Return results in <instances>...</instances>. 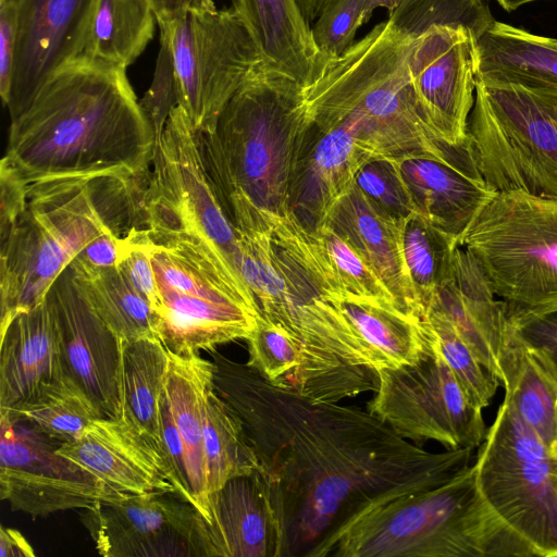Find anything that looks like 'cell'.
<instances>
[{
    "instance_id": "obj_1",
    "label": "cell",
    "mask_w": 557,
    "mask_h": 557,
    "mask_svg": "<svg viewBox=\"0 0 557 557\" xmlns=\"http://www.w3.org/2000/svg\"><path fill=\"white\" fill-rule=\"evenodd\" d=\"M213 389L242 420L276 511L281 557H312L356 515L434 487L470 466L473 448L432 453L355 406L314 401L212 349Z\"/></svg>"
},
{
    "instance_id": "obj_2",
    "label": "cell",
    "mask_w": 557,
    "mask_h": 557,
    "mask_svg": "<svg viewBox=\"0 0 557 557\" xmlns=\"http://www.w3.org/2000/svg\"><path fill=\"white\" fill-rule=\"evenodd\" d=\"M125 70L83 55L61 66L10 114L1 163L26 183L147 176L154 134Z\"/></svg>"
},
{
    "instance_id": "obj_3",
    "label": "cell",
    "mask_w": 557,
    "mask_h": 557,
    "mask_svg": "<svg viewBox=\"0 0 557 557\" xmlns=\"http://www.w3.org/2000/svg\"><path fill=\"white\" fill-rule=\"evenodd\" d=\"M238 234L239 274L260 314L288 333L300 352V364L278 385L314 401L364 393L339 304L345 290L315 235L290 213L271 233Z\"/></svg>"
},
{
    "instance_id": "obj_4",
    "label": "cell",
    "mask_w": 557,
    "mask_h": 557,
    "mask_svg": "<svg viewBox=\"0 0 557 557\" xmlns=\"http://www.w3.org/2000/svg\"><path fill=\"white\" fill-rule=\"evenodd\" d=\"M0 326L41 304L78 252L109 230L144 219L136 180L26 183L0 165Z\"/></svg>"
},
{
    "instance_id": "obj_5",
    "label": "cell",
    "mask_w": 557,
    "mask_h": 557,
    "mask_svg": "<svg viewBox=\"0 0 557 557\" xmlns=\"http://www.w3.org/2000/svg\"><path fill=\"white\" fill-rule=\"evenodd\" d=\"M307 119L305 88L262 64L198 133L206 169L238 232L271 233L287 214L293 158Z\"/></svg>"
},
{
    "instance_id": "obj_6",
    "label": "cell",
    "mask_w": 557,
    "mask_h": 557,
    "mask_svg": "<svg viewBox=\"0 0 557 557\" xmlns=\"http://www.w3.org/2000/svg\"><path fill=\"white\" fill-rule=\"evenodd\" d=\"M410 45L387 21L376 24L305 89L308 116L345 128L372 158L445 156L454 146L424 120L408 71Z\"/></svg>"
},
{
    "instance_id": "obj_7",
    "label": "cell",
    "mask_w": 557,
    "mask_h": 557,
    "mask_svg": "<svg viewBox=\"0 0 557 557\" xmlns=\"http://www.w3.org/2000/svg\"><path fill=\"white\" fill-rule=\"evenodd\" d=\"M532 557L499 521L470 465L434 487L377 502L350 519L312 557Z\"/></svg>"
},
{
    "instance_id": "obj_8",
    "label": "cell",
    "mask_w": 557,
    "mask_h": 557,
    "mask_svg": "<svg viewBox=\"0 0 557 557\" xmlns=\"http://www.w3.org/2000/svg\"><path fill=\"white\" fill-rule=\"evenodd\" d=\"M154 329L177 355L247 339L261 315L242 277L196 233L147 222Z\"/></svg>"
},
{
    "instance_id": "obj_9",
    "label": "cell",
    "mask_w": 557,
    "mask_h": 557,
    "mask_svg": "<svg viewBox=\"0 0 557 557\" xmlns=\"http://www.w3.org/2000/svg\"><path fill=\"white\" fill-rule=\"evenodd\" d=\"M466 143L495 191L557 200V89L475 81Z\"/></svg>"
},
{
    "instance_id": "obj_10",
    "label": "cell",
    "mask_w": 557,
    "mask_h": 557,
    "mask_svg": "<svg viewBox=\"0 0 557 557\" xmlns=\"http://www.w3.org/2000/svg\"><path fill=\"white\" fill-rule=\"evenodd\" d=\"M458 245L480 265L507 312L557 308V200L496 193Z\"/></svg>"
},
{
    "instance_id": "obj_11",
    "label": "cell",
    "mask_w": 557,
    "mask_h": 557,
    "mask_svg": "<svg viewBox=\"0 0 557 557\" xmlns=\"http://www.w3.org/2000/svg\"><path fill=\"white\" fill-rule=\"evenodd\" d=\"M478 487L499 521L531 553L557 557L552 454L504 397L473 463Z\"/></svg>"
},
{
    "instance_id": "obj_12",
    "label": "cell",
    "mask_w": 557,
    "mask_h": 557,
    "mask_svg": "<svg viewBox=\"0 0 557 557\" xmlns=\"http://www.w3.org/2000/svg\"><path fill=\"white\" fill-rule=\"evenodd\" d=\"M166 29L180 86V106L195 129L213 128L236 91L263 64L238 13L218 9L212 0L169 21Z\"/></svg>"
},
{
    "instance_id": "obj_13",
    "label": "cell",
    "mask_w": 557,
    "mask_h": 557,
    "mask_svg": "<svg viewBox=\"0 0 557 557\" xmlns=\"http://www.w3.org/2000/svg\"><path fill=\"white\" fill-rule=\"evenodd\" d=\"M150 164L144 197L147 222L198 234L240 276L238 231L206 169L197 131L180 104L154 137Z\"/></svg>"
},
{
    "instance_id": "obj_14",
    "label": "cell",
    "mask_w": 557,
    "mask_h": 557,
    "mask_svg": "<svg viewBox=\"0 0 557 557\" xmlns=\"http://www.w3.org/2000/svg\"><path fill=\"white\" fill-rule=\"evenodd\" d=\"M367 409L417 445L435 441L447 449H474L487 431L482 411L469 403L438 351L432 330L417 361L380 370Z\"/></svg>"
},
{
    "instance_id": "obj_15",
    "label": "cell",
    "mask_w": 557,
    "mask_h": 557,
    "mask_svg": "<svg viewBox=\"0 0 557 557\" xmlns=\"http://www.w3.org/2000/svg\"><path fill=\"white\" fill-rule=\"evenodd\" d=\"M60 445L30 423L0 411V497L12 510L37 518L120 497L61 455Z\"/></svg>"
},
{
    "instance_id": "obj_16",
    "label": "cell",
    "mask_w": 557,
    "mask_h": 557,
    "mask_svg": "<svg viewBox=\"0 0 557 557\" xmlns=\"http://www.w3.org/2000/svg\"><path fill=\"white\" fill-rule=\"evenodd\" d=\"M83 510L104 557H213L208 521L178 492L120 496Z\"/></svg>"
},
{
    "instance_id": "obj_17",
    "label": "cell",
    "mask_w": 557,
    "mask_h": 557,
    "mask_svg": "<svg viewBox=\"0 0 557 557\" xmlns=\"http://www.w3.org/2000/svg\"><path fill=\"white\" fill-rule=\"evenodd\" d=\"M45 299L54 321L64 376L89 397L103 418L121 417L122 341L92 310L70 267Z\"/></svg>"
},
{
    "instance_id": "obj_18",
    "label": "cell",
    "mask_w": 557,
    "mask_h": 557,
    "mask_svg": "<svg viewBox=\"0 0 557 557\" xmlns=\"http://www.w3.org/2000/svg\"><path fill=\"white\" fill-rule=\"evenodd\" d=\"M475 38L465 27L435 26L411 40L407 63L424 120L436 139L467 141L474 102Z\"/></svg>"
},
{
    "instance_id": "obj_19",
    "label": "cell",
    "mask_w": 557,
    "mask_h": 557,
    "mask_svg": "<svg viewBox=\"0 0 557 557\" xmlns=\"http://www.w3.org/2000/svg\"><path fill=\"white\" fill-rule=\"evenodd\" d=\"M58 451L86 468L117 496L178 492L194 503L162 444L124 412L119 418L96 420L79 438L60 445Z\"/></svg>"
},
{
    "instance_id": "obj_20",
    "label": "cell",
    "mask_w": 557,
    "mask_h": 557,
    "mask_svg": "<svg viewBox=\"0 0 557 557\" xmlns=\"http://www.w3.org/2000/svg\"><path fill=\"white\" fill-rule=\"evenodd\" d=\"M15 61L9 114L20 110L61 66L82 52L97 0H13Z\"/></svg>"
},
{
    "instance_id": "obj_21",
    "label": "cell",
    "mask_w": 557,
    "mask_h": 557,
    "mask_svg": "<svg viewBox=\"0 0 557 557\" xmlns=\"http://www.w3.org/2000/svg\"><path fill=\"white\" fill-rule=\"evenodd\" d=\"M370 159L348 131L319 124L307 114L293 158L287 213L307 231H317Z\"/></svg>"
},
{
    "instance_id": "obj_22",
    "label": "cell",
    "mask_w": 557,
    "mask_h": 557,
    "mask_svg": "<svg viewBox=\"0 0 557 557\" xmlns=\"http://www.w3.org/2000/svg\"><path fill=\"white\" fill-rule=\"evenodd\" d=\"M397 162L418 213L458 243L497 193L478 172L467 143L443 157L419 156Z\"/></svg>"
},
{
    "instance_id": "obj_23",
    "label": "cell",
    "mask_w": 557,
    "mask_h": 557,
    "mask_svg": "<svg viewBox=\"0 0 557 557\" xmlns=\"http://www.w3.org/2000/svg\"><path fill=\"white\" fill-rule=\"evenodd\" d=\"M213 557H281L283 534L259 471L227 481L209 495Z\"/></svg>"
},
{
    "instance_id": "obj_24",
    "label": "cell",
    "mask_w": 557,
    "mask_h": 557,
    "mask_svg": "<svg viewBox=\"0 0 557 557\" xmlns=\"http://www.w3.org/2000/svg\"><path fill=\"white\" fill-rule=\"evenodd\" d=\"M431 309L453 323L479 361L499 380L498 357L509 336L506 305L496 297L473 257L460 246L455 252L453 275L436 292Z\"/></svg>"
},
{
    "instance_id": "obj_25",
    "label": "cell",
    "mask_w": 557,
    "mask_h": 557,
    "mask_svg": "<svg viewBox=\"0 0 557 557\" xmlns=\"http://www.w3.org/2000/svg\"><path fill=\"white\" fill-rule=\"evenodd\" d=\"M0 410L13 411L65 379L46 299L0 326Z\"/></svg>"
},
{
    "instance_id": "obj_26",
    "label": "cell",
    "mask_w": 557,
    "mask_h": 557,
    "mask_svg": "<svg viewBox=\"0 0 557 557\" xmlns=\"http://www.w3.org/2000/svg\"><path fill=\"white\" fill-rule=\"evenodd\" d=\"M262 63L305 89L318 82L335 59L322 53L296 0H233Z\"/></svg>"
},
{
    "instance_id": "obj_27",
    "label": "cell",
    "mask_w": 557,
    "mask_h": 557,
    "mask_svg": "<svg viewBox=\"0 0 557 557\" xmlns=\"http://www.w3.org/2000/svg\"><path fill=\"white\" fill-rule=\"evenodd\" d=\"M325 224L367 261L403 310L423 319L404 260L403 223L376 212L354 185L333 207Z\"/></svg>"
},
{
    "instance_id": "obj_28",
    "label": "cell",
    "mask_w": 557,
    "mask_h": 557,
    "mask_svg": "<svg viewBox=\"0 0 557 557\" xmlns=\"http://www.w3.org/2000/svg\"><path fill=\"white\" fill-rule=\"evenodd\" d=\"M163 392L185 450L186 482L190 496L209 521V495L203 453L205 404L213 388V361L198 354L169 351Z\"/></svg>"
},
{
    "instance_id": "obj_29",
    "label": "cell",
    "mask_w": 557,
    "mask_h": 557,
    "mask_svg": "<svg viewBox=\"0 0 557 557\" xmlns=\"http://www.w3.org/2000/svg\"><path fill=\"white\" fill-rule=\"evenodd\" d=\"M475 81L557 89V39L493 21L474 46Z\"/></svg>"
},
{
    "instance_id": "obj_30",
    "label": "cell",
    "mask_w": 557,
    "mask_h": 557,
    "mask_svg": "<svg viewBox=\"0 0 557 557\" xmlns=\"http://www.w3.org/2000/svg\"><path fill=\"white\" fill-rule=\"evenodd\" d=\"M499 381L519 418L557 453V382L515 336L509 324L507 343L498 357Z\"/></svg>"
},
{
    "instance_id": "obj_31",
    "label": "cell",
    "mask_w": 557,
    "mask_h": 557,
    "mask_svg": "<svg viewBox=\"0 0 557 557\" xmlns=\"http://www.w3.org/2000/svg\"><path fill=\"white\" fill-rule=\"evenodd\" d=\"M156 22L147 0H97L79 55L126 69L152 39Z\"/></svg>"
},
{
    "instance_id": "obj_32",
    "label": "cell",
    "mask_w": 557,
    "mask_h": 557,
    "mask_svg": "<svg viewBox=\"0 0 557 557\" xmlns=\"http://www.w3.org/2000/svg\"><path fill=\"white\" fill-rule=\"evenodd\" d=\"M69 267L92 310L122 342L158 337L148 300L117 265L95 270Z\"/></svg>"
},
{
    "instance_id": "obj_33",
    "label": "cell",
    "mask_w": 557,
    "mask_h": 557,
    "mask_svg": "<svg viewBox=\"0 0 557 557\" xmlns=\"http://www.w3.org/2000/svg\"><path fill=\"white\" fill-rule=\"evenodd\" d=\"M169 361V350L158 337L122 342L123 412L160 443L159 404Z\"/></svg>"
},
{
    "instance_id": "obj_34",
    "label": "cell",
    "mask_w": 557,
    "mask_h": 557,
    "mask_svg": "<svg viewBox=\"0 0 557 557\" xmlns=\"http://www.w3.org/2000/svg\"><path fill=\"white\" fill-rule=\"evenodd\" d=\"M203 453L208 495L260 469L240 418L213 388L205 404Z\"/></svg>"
},
{
    "instance_id": "obj_35",
    "label": "cell",
    "mask_w": 557,
    "mask_h": 557,
    "mask_svg": "<svg viewBox=\"0 0 557 557\" xmlns=\"http://www.w3.org/2000/svg\"><path fill=\"white\" fill-rule=\"evenodd\" d=\"M401 248L407 273L422 317L436 292L453 275L458 242L414 213L401 224Z\"/></svg>"
},
{
    "instance_id": "obj_36",
    "label": "cell",
    "mask_w": 557,
    "mask_h": 557,
    "mask_svg": "<svg viewBox=\"0 0 557 557\" xmlns=\"http://www.w3.org/2000/svg\"><path fill=\"white\" fill-rule=\"evenodd\" d=\"M0 411L30 423L61 444L76 441L96 420L103 418L89 397L66 377L45 386L15 410Z\"/></svg>"
},
{
    "instance_id": "obj_37",
    "label": "cell",
    "mask_w": 557,
    "mask_h": 557,
    "mask_svg": "<svg viewBox=\"0 0 557 557\" xmlns=\"http://www.w3.org/2000/svg\"><path fill=\"white\" fill-rule=\"evenodd\" d=\"M494 21L488 0H403L389 13V27L413 40L435 26L465 27L476 39Z\"/></svg>"
},
{
    "instance_id": "obj_38",
    "label": "cell",
    "mask_w": 557,
    "mask_h": 557,
    "mask_svg": "<svg viewBox=\"0 0 557 557\" xmlns=\"http://www.w3.org/2000/svg\"><path fill=\"white\" fill-rule=\"evenodd\" d=\"M435 345L457 379L469 403L478 410L487 407L496 394L499 380L475 357L453 323L438 310L426 314Z\"/></svg>"
},
{
    "instance_id": "obj_39",
    "label": "cell",
    "mask_w": 557,
    "mask_h": 557,
    "mask_svg": "<svg viewBox=\"0 0 557 557\" xmlns=\"http://www.w3.org/2000/svg\"><path fill=\"white\" fill-rule=\"evenodd\" d=\"M355 185L376 212L393 222L401 224L418 212L395 160L370 159L357 173Z\"/></svg>"
},
{
    "instance_id": "obj_40",
    "label": "cell",
    "mask_w": 557,
    "mask_h": 557,
    "mask_svg": "<svg viewBox=\"0 0 557 557\" xmlns=\"http://www.w3.org/2000/svg\"><path fill=\"white\" fill-rule=\"evenodd\" d=\"M312 233L319 239L346 294L394 301L396 304L393 295L374 270L331 226L324 224Z\"/></svg>"
},
{
    "instance_id": "obj_41",
    "label": "cell",
    "mask_w": 557,
    "mask_h": 557,
    "mask_svg": "<svg viewBox=\"0 0 557 557\" xmlns=\"http://www.w3.org/2000/svg\"><path fill=\"white\" fill-rule=\"evenodd\" d=\"M246 341L249 354L246 363L272 383H281L300 364V352L294 339L262 315Z\"/></svg>"
},
{
    "instance_id": "obj_42",
    "label": "cell",
    "mask_w": 557,
    "mask_h": 557,
    "mask_svg": "<svg viewBox=\"0 0 557 557\" xmlns=\"http://www.w3.org/2000/svg\"><path fill=\"white\" fill-rule=\"evenodd\" d=\"M371 0H325L315 23L312 37L319 50L336 59L355 41L357 29L369 21Z\"/></svg>"
},
{
    "instance_id": "obj_43",
    "label": "cell",
    "mask_w": 557,
    "mask_h": 557,
    "mask_svg": "<svg viewBox=\"0 0 557 557\" xmlns=\"http://www.w3.org/2000/svg\"><path fill=\"white\" fill-rule=\"evenodd\" d=\"M159 29L160 48L152 82L139 101L154 137L162 132L171 110L180 104V86L169 34L162 26Z\"/></svg>"
},
{
    "instance_id": "obj_44",
    "label": "cell",
    "mask_w": 557,
    "mask_h": 557,
    "mask_svg": "<svg viewBox=\"0 0 557 557\" xmlns=\"http://www.w3.org/2000/svg\"><path fill=\"white\" fill-rule=\"evenodd\" d=\"M507 315L515 336L557 382V308Z\"/></svg>"
},
{
    "instance_id": "obj_45",
    "label": "cell",
    "mask_w": 557,
    "mask_h": 557,
    "mask_svg": "<svg viewBox=\"0 0 557 557\" xmlns=\"http://www.w3.org/2000/svg\"><path fill=\"white\" fill-rule=\"evenodd\" d=\"M127 232L109 230L85 246L70 263L83 269L116 267L122 258Z\"/></svg>"
},
{
    "instance_id": "obj_46",
    "label": "cell",
    "mask_w": 557,
    "mask_h": 557,
    "mask_svg": "<svg viewBox=\"0 0 557 557\" xmlns=\"http://www.w3.org/2000/svg\"><path fill=\"white\" fill-rule=\"evenodd\" d=\"M16 48V16L13 0H0V95L5 104L12 84Z\"/></svg>"
},
{
    "instance_id": "obj_47",
    "label": "cell",
    "mask_w": 557,
    "mask_h": 557,
    "mask_svg": "<svg viewBox=\"0 0 557 557\" xmlns=\"http://www.w3.org/2000/svg\"><path fill=\"white\" fill-rule=\"evenodd\" d=\"M159 419L162 447L180 481L188 491L186 482L185 450L164 392H162L160 398Z\"/></svg>"
},
{
    "instance_id": "obj_48",
    "label": "cell",
    "mask_w": 557,
    "mask_h": 557,
    "mask_svg": "<svg viewBox=\"0 0 557 557\" xmlns=\"http://www.w3.org/2000/svg\"><path fill=\"white\" fill-rule=\"evenodd\" d=\"M35 552L21 532L1 527L0 557H34Z\"/></svg>"
},
{
    "instance_id": "obj_49",
    "label": "cell",
    "mask_w": 557,
    "mask_h": 557,
    "mask_svg": "<svg viewBox=\"0 0 557 557\" xmlns=\"http://www.w3.org/2000/svg\"><path fill=\"white\" fill-rule=\"evenodd\" d=\"M151 5L157 22L176 18L206 0H147Z\"/></svg>"
},
{
    "instance_id": "obj_50",
    "label": "cell",
    "mask_w": 557,
    "mask_h": 557,
    "mask_svg": "<svg viewBox=\"0 0 557 557\" xmlns=\"http://www.w3.org/2000/svg\"><path fill=\"white\" fill-rule=\"evenodd\" d=\"M305 20L310 24L319 14L325 0H296Z\"/></svg>"
},
{
    "instance_id": "obj_51",
    "label": "cell",
    "mask_w": 557,
    "mask_h": 557,
    "mask_svg": "<svg viewBox=\"0 0 557 557\" xmlns=\"http://www.w3.org/2000/svg\"><path fill=\"white\" fill-rule=\"evenodd\" d=\"M403 0H371L368 9V18L372 16V13L377 8H384L392 13Z\"/></svg>"
},
{
    "instance_id": "obj_52",
    "label": "cell",
    "mask_w": 557,
    "mask_h": 557,
    "mask_svg": "<svg viewBox=\"0 0 557 557\" xmlns=\"http://www.w3.org/2000/svg\"><path fill=\"white\" fill-rule=\"evenodd\" d=\"M500 7H503L506 11L510 12V11H513L516 9H518L519 7L525 4V3H529V2H532V1H535V0H496Z\"/></svg>"
},
{
    "instance_id": "obj_53",
    "label": "cell",
    "mask_w": 557,
    "mask_h": 557,
    "mask_svg": "<svg viewBox=\"0 0 557 557\" xmlns=\"http://www.w3.org/2000/svg\"><path fill=\"white\" fill-rule=\"evenodd\" d=\"M552 468H553L554 486H555V492H556V496H557V453L552 455Z\"/></svg>"
}]
</instances>
